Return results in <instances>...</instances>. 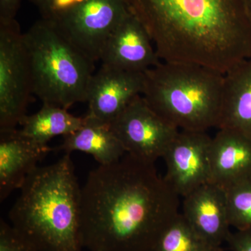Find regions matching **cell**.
<instances>
[{"label": "cell", "mask_w": 251, "mask_h": 251, "mask_svg": "<svg viewBox=\"0 0 251 251\" xmlns=\"http://www.w3.org/2000/svg\"><path fill=\"white\" fill-rule=\"evenodd\" d=\"M180 214L179 196L154 163L126 153L81 188L80 234L90 251H151Z\"/></svg>", "instance_id": "obj_1"}, {"label": "cell", "mask_w": 251, "mask_h": 251, "mask_svg": "<svg viewBox=\"0 0 251 251\" xmlns=\"http://www.w3.org/2000/svg\"><path fill=\"white\" fill-rule=\"evenodd\" d=\"M162 62L226 74L251 57V25L244 0H128Z\"/></svg>", "instance_id": "obj_2"}, {"label": "cell", "mask_w": 251, "mask_h": 251, "mask_svg": "<svg viewBox=\"0 0 251 251\" xmlns=\"http://www.w3.org/2000/svg\"><path fill=\"white\" fill-rule=\"evenodd\" d=\"M9 211L11 225L38 251H82L81 188L71 154L28 176Z\"/></svg>", "instance_id": "obj_3"}, {"label": "cell", "mask_w": 251, "mask_h": 251, "mask_svg": "<svg viewBox=\"0 0 251 251\" xmlns=\"http://www.w3.org/2000/svg\"><path fill=\"white\" fill-rule=\"evenodd\" d=\"M144 74L142 96L166 121L179 130L219 127L224 74L198 64L161 61Z\"/></svg>", "instance_id": "obj_4"}, {"label": "cell", "mask_w": 251, "mask_h": 251, "mask_svg": "<svg viewBox=\"0 0 251 251\" xmlns=\"http://www.w3.org/2000/svg\"><path fill=\"white\" fill-rule=\"evenodd\" d=\"M23 41L33 94L43 104L69 110L75 104L86 102L95 62L55 23L41 18L23 32Z\"/></svg>", "instance_id": "obj_5"}, {"label": "cell", "mask_w": 251, "mask_h": 251, "mask_svg": "<svg viewBox=\"0 0 251 251\" xmlns=\"http://www.w3.org/2000/svg\"><path fill=\"white\" fill-rule=\"evenodd\" d=\"M29 59L16 19L0 20V133L17 129L32 95Z\"/></svg>", "instance_id": "obj_6"}, {"label": "cell", "mask_w": 251, "mask_h": 251, "mask_svg": "<svg viewBox=\"0 0 251 251\" xmlns=\"http://www.w3.org/2000/svg\"><path fill=\"white\" fill-rule=\"evenodd\" d=\"M110 127L126 153L154 164L180 130L157 114L142 95L127 105Z\"/></svg>", "instance_id": "obj_7"}, {"label": "cell", "mask_w": 251, "mask_h": 251, "mask_svg": "<svg viewBox=\"0 0 251 251\" xmlns=\"http://www.w3.org/2000/svg\"><path fill=\"white\" fill-rule=\"evenodd\" d=\"M130 13L128 0H85L56 24L96 62L100 60L108 38Z\"/></svg>", "instance_id": "obj_8"}, {"label": "cell", "mask_w": 251, "mask_h": 251, "mask_svg": "<svg viewBox=\"0 0 251 251\" xmlns=\"http://www.w3.org/2000/svg\"><path fill=\"white\" fill-rule=\"evenodd\" d=\"M211 138L206 131L180 130L167 150L164 179L179 197L210 181Z\"/></svg>", "instance_id": "obj_9"}, {"label": "cell", "mask_w": 251, "mask_h": 251, "mask_svg": "<svg viewBox=\"0 0 251 251\" xmlns=\"http://www.w3.org/2000/svg\"><path fill=\"white\" fill-rule=\"evenodd\" d=\"M144 85V73L101 65L91 78L85 115L110 125L135 97L143 94Z\"/></svg>", "instance_id": "obj_10"}, {"label": "cell", "mask_w": 251, "mask_h": 251, "mask_svg": "<svg viewBox=\"0 0 251 251\" xmlns=\"http://www.w3.org/2000/svg\"><path fill=\"white\" fill-rule=\"evenodd\" d=\"M99 61L101 65L136 73L161 62L148 31L132 11L108 38Z\"/></svg>", "instance_id": "obj_11"}, {"label": "cell", "mask_w": 251, "mask_h": 251, "mask_svg": "<svg viewBox=\"0 0 251 251\" xmlns=\"http://www.w3.org/2000/svg\"><path fill=\"white\" fill-rule=\"evenodd\" d=\"M183 198L184 219L208 244L221 247L231 227L226 188L209 181Z\"/></svg>", "instance_id": "obj_12"}, {"label": "cell", "mask_w": 251, "mask_h": 251, "mask_svg": "<svg viewBox=\"0 0 251 251\" xmlns=\"http://www.w3.org/2000/svg\"><path fill=\"white\" fill-rule=\"evenodd\" d=\"M52 151L49 145L28 139L18 129L0 133V201L21 189L38 163Z\"/></svg>", "instance_id": "obj_13"}, {"label": "cell", "mask_w": 251, "mask_h": 251, "mask_svg": "<svg viewBox=\"0 0 251 251\" xmlns=\"http://www.w3.org/2000/svg\"><path fill=\"white\" fill-rule=\"evenodd\" d=\"M210 182L224 188L251 176V139L236 130L220 128L211 138Z\"/></svg>", "instance_id": "obj_14"}, {"label": "cell", "mask_w": 251, "mask_h": 251, "mask_svg": "<svg viewBox=\"0 0 251 251\" xmlns=\"http://www.w3.org/2000/svg\"><path fill=\"white\" fill-rule=\"evenodd\" d=\"M218 128L234 130L251 139V57L224 74L222 111Z\"/></svg>", "instance_id": "obj_15"}, {"label": "cell", "mask_w": 251, "mask_h": 251, "mask_svg": "<svg viewBox=\"0 0 251 251\" xmlns=\"http://www.w3.org/2000/svg\"><path fill=\"white\" fill-rule=\"evenodd\" d=\"M85 123L75 131L63 136L57 151L71 154L80 151L92 155L99 165L115 163L126 154L125 149L110 125L85 115Z\"/></svg>", "instance_id": "obj_16"}, {"label": "cell", "mask_w": 251, "mask_h": 251, "mask_svg": "<svg viewBox=\"0 0 251 251\" xmlns=\"http://www.w3.org/2000/svg\"><path fill=\"white\" fill-rule=\"evenodd\" d=\"M57 105L43 104L39 111L27 115L21 123L20 133L41 145H48L54 137L65 136L80 128L85 117H76Z\"/></svg>", "instance_id": "obj_17"}, {"label": "cell", "mask_w": 251, "mask_h": 251, "mask_svg": "<svg viewBox=\"0 0 251 251\" xmlns=\"http://www.w3.org/2000/svg\"><path fill=\"white\" fill-rule=\"evenodd\" d=\"M217 249L204 241L180 212L151 251H214Z\"/></svg>", "instance_id": "obj_18"}, {"label": "cell", "mask_w": 251, "mask_h": 251, "mask_svg": "<svg viewBox=\"0 0 251 251\" xmlns=\"http://www.w3.org/2000/svg\"><path fill=\"white\" fill-rule=\"evenodd\" d=\"M226 190L231 227L237 230L251 229V176Z\"/></svg>", "instance_id": "obj_19"}, {"label": "cell", "mask_w": 251, "mask_h": 251, "mask_svg": "<svg viewBox=\"0 0 251 251\" xmlns=\"http://www.w3.org/2000/svg\"><path fill=\"white\" fill-rule=\"evenodd\" d=\"M40 13L41 18L57 23L85 0H28Z\"/></svg>", "instance_id": "obj_20"}, {"label": "cell", "mask_w": 251, "mask_h": 251, "mask_svg": "<svg viewBox=\"0 0 251 251\" xmlns=\"http://www.w3.org/2000/svg\"><path fill=\"white\" fill-rule=\"evenodd\" d=\"M0 251H38L12 225L0 221Z\"/></svg>", "instance_id": "obj_21"}, {"label": "cell", "mask_w": 251, "mask_h": 251, "mask_svg": "<svg viewBox=\"0 0 251 251\" xmlns=\"http://www.w3.org/2000/svg\"><path fill=\"white\" fill-rule=\"evenodd\" d=\"M226 242L232 251H251V229L230 232Z\"/></svg>", "instance_id": "obj_22"}, {"label": "cell", "mask_w": 251, "mask_h": 251, "mask_svg": "<svg viewBox=\"0 0 251 251\" xmlns=\"http://www.w3.org/2000/svg\"><path fill=\"white\" fill-rule=\"evenodd\" d=\"M23 0H0V20L16 19Z\"/></svg>", "instance_id": "obj_23"}, {"label": "cell", "mask_w": 251, "mask_h": 251, "mask_svg": "<svg viewBox=\"0 0 251 251\" xmlns=\"http://www.w3.org/2000/svg\"><path fill=\"white\" fill-rule=\"evenodd\" d=\"M245 4L246 11H247L248 18L251 25V0H244Z\"/></svg>", "instance_id": "obj_24"}, {"label": "cell", "mask_w": 251, "mask_h": 251, "mask_svg": "<svg viewBox=\"0 0 251 251\" xmlns=\"http://www.w3.org/2000/svg\"><path fill=\"white\" fill-rule=\"evenodd\" d=\"M225 251L224 249H222V248L220 247L219 249H216L215 251Z\"/></svg>", "instance_id": "obj_25"}]
</instances>
